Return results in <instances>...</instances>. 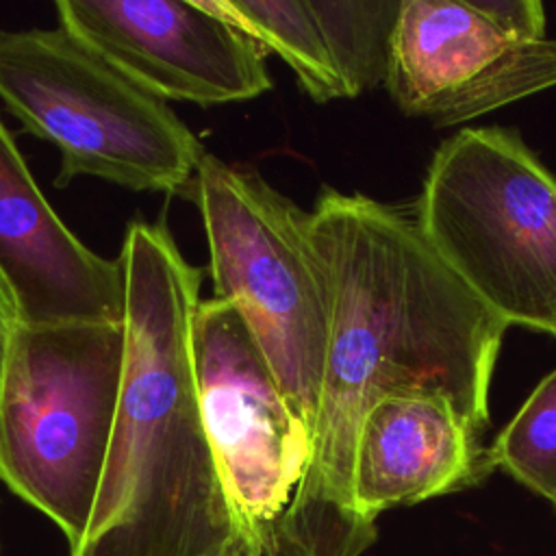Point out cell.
<instances>
[{"mask_svg": "<svg viewBox=\"0 0 556 556\" xmlns=\"http://www.w3.org/2000/svg\"><path fill=\"white\" fill-rule=\"evenodd\" d=\"M415 224L506 326L556 337V174L506 128H463L432 154Z\"/></svg>", "mask_w": 556, "mask_h": 556, "instance_id": "cell-3", "label": "cell"}, {"mask_svg": "<svg viewBox=\"0 0 556 556\" xmlns=\"http://www.w3.org/2000/svg\"><path fill=\"white\" fill-rule=\"evenodd\" d=\"M117 258L122 389L96 504L70 556H206L237 530L195 378L202 274L163 224L132 222Z\"/></svg>", "mask_w": 556, "mask_h": 556, "instance_id": "cell-2", "label": "cell"}, {"mask_svg": "<svg viewBox=\"0 0 556 556\" xmlns=\"http://www.w3.org/2000/svg\"><path fill=\"white\" fill-rule=\"evenodd\" d=\"M549 502H552V506H554V510H556V493H554V497H552Z\"/></svg>", "mask_w": 556, "mask_h": 556, "instance_id": "cell-17", "label": "cell"}, {"mask_svg": "<svg viewBox=\"0 0 556 556\" xmlns=\"http://www.w3.org/2000/svg\"><path fill=\"white\" fill-rule=\"evenodd\" d=\"M311 2L350 98L384 87L402 0Z\"/></svg>", "mask_w": 556, "mask_h": 556, "instance_id": "cell-13", "label": "cell"}, {"mask_svg": "<svg viewBox=\"0 0 556 556\" xmlns=\"http://www.w3.org/2000/svg\"><path fill=\"white\" fill-rule=\"evenodd\" d=\"M185 195L202 215L213 298L241 311L313 443L330 302L311 237V211L256 169L230 165L211 152L202 154Z\"/></svg>", "mask_w": 556, "mask_h": 556, "instance_id": "cell-6", "label": "cell"}, {"mask_svg": "<svg viewBox=\"0 0 556 556\" xmlns=\"http://www.w3.org/2000/svg\"><path fill=\"white\" fill-rule=\"evenodd\" d=\"M311 237L328 287V352L311 458L276 543L280 556H363L378 539L354 504L363 417L387 395L424 391L450 400L482 434L508 326L389 204L326 187Z\"/></svg>", "mask_w": 556, "mask_h": 556, "instance_id": "cell-1", "label": "cell"}, {"mask_svg": "<svg viewBox=\"0 0 556 556\" xmlns=\"http://www.w3.org/2000/svg\"><path fill=\"white\" fill-rule=\"evenodd\" d=\"M59 26L161 100L217 106L271 89L263 48L206 0H59Z\"/></svg>", "mask_w": 556, "mask_h": 556, "instance_id": "cell-9", "label": "cell"}, {"mask_svg": "<svg viewBox=\"0 0 556 556\" xmlns=\"http://www.w3.org/2000/svg\"><path fill=\"white\" fill-rule=\"evenodd\" d=\"M206 556H280L274 536H254L248 532H235L224 545L215 547Z\"/></svg>", "mask_w": 556, "mask_h": 556, "instance_id": "cell-15", "label": "cell"}, {"mask_svg": "<svg viewBox=\"0 0 556 556\" xmlns=\"http://www.w3.org/2000/svg\"><path fill=\"white\" fill-rule=\"evenodd\" d=\"M193 361L204 428L235 530L276 539L311 458V432L291 410L232 302L200 300Z\"/></svg>", "mask_w": 556, "mask_h": 556, "instance_id": "cell-7", "label": "cell"}, {"mask_svg": "<svg viewBox=\"0 0 556 556\" xmlns=\"http://www.w3.org/2000/svg\"><path fill=\"white\" fill-rule=\"evenodd\" d=\"M0 556H2V552H0Z\"/></svg>", "mask_w": 556, "mask_h": 556, "instance_id": "cell-18", "label": "cell"}, {"mask_svg": "<svg viewBox=\"0 0 556 556\" xmlns=\"http://www.w3.org/2000/svg\"><path fill=\"white\" fill-rule=\"evenodd\" d=\"M493 469L506 471L532 493H556V369L539 380L513 419L489 445Z\"/></svg>", "mask_w": 556, "mask_h": 556, "instance_id": "cell-14", "label": "cell"}, {"mask_svg": "<svg viewBox=\"0 0 556 556\" xmlns=\"http://www.w3.org/2000/svg\"><path fill=\"white\" fill-rule=\"evenodd\" d=\"M17 324H20L17 302L13 298V291H11L9 282L4 280V276L0 271V378H2L7 348H9V341H11Z\"/></svg>", "mask_w": 556, "mask_h": 556, "instance_id": "cell-16", "label": "cell"}, {"mask_svg": "<svg viewBox=\"0 0 556 556\" xmlns=\"http://www.w3.org/2000/svg\"><path fill=\"white\" fill-rule=\"evenodd\" d=\"M124 321L17 324L0 378V480L83 539L124 374Z\"/></svg>", "mask_w": 556, "mask_h": 556, "instance_id": "cell-4", "label": "cell"}, {"mask_svg": "<svg viewBox=\"0 0 556 556\" xmlns=\"http://www.w3.org/2000/svg\"><path fill=\"white\" fill-rule=\"evenodd\" d=\"M206 4L254 39L265 54L280 56L313 102L350 98L311 0H206Z\"/></svg>", "mask_w": 556, "mask_h": 556, "instance_id": "cell-12", "label": "cell"}, {"mask_svg": "<svg viewBox=\"0 0 556 556\" xmlns=\"http://www.w3.org/2000/svg\"><path fill=\"white\" fill-rule=\"evenodd\" d=\"M0 271L22 324L124 321L119 258L89 250L37 187L0 115Z\"/></svg>", "mask_w": 556, "mask_h": 556, "instance_id": "cell-10", "label": "cell"}, {"mask_svg": "<svg viewBox=\"0 0 556 556\" xmlns=\"http://www.w3.org/2000/svg\"><path fill=\"white\" fill-rule=\"evenodd\" d=\"M437 393L406 391L378 400L361 421L354 454V504L378 515L480 484L491 471L489 447Z\"/></svg>", "mask_w": 556, "mask_h": 556, "instance_id": "cell-11", "label": "cell"}, {"mask_svg": "<svg viewBox=\"0 0 556 556\" xmlns=\"http://www.w3.org/2000/svg\"><path fill=\"white\" fill-rule=\"evenodd\" d=\"M0 102L59 150L54 187L87 176L185 195L206 152L165 100L63 26L0 28Z\"/></svg>", "mask_w": 556, "mask_h": 556, "instance_id": "cell-5", "label": "cell"}, {"mask_svg": "<svg viewBox=\"0 0 556 556\" xmlns=\"http://www.w3.org/2000/svg\"><path fill=\"white\" fill-rule=\"evenodd\" d=\"M395 106L447 128L556 87V39L500 24L484 0H402L389 74Z\"/></svg>", "mask_w": 556, "mask_h": 556, "instance_id": "cell-8", "label": "cell"}]
</instances>
